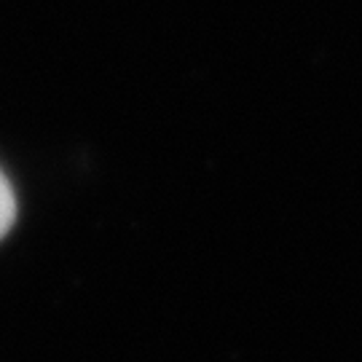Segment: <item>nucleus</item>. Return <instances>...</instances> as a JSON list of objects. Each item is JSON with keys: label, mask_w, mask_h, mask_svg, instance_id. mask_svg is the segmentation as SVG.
Listing matches in <instances>:
<instances>
[{"label": "nucleus", "mask_w": 362, "mask_h": 362, "mask_svg": "<svg viewBox=\"0 0 362 362\" xmlns=\"http://www.w3.org/2000/svg\"><path fill=\"white\" fill-rule=\"evenodd\" d=\"M16 218V196H13L11 182L6 180V175L0 172V239L8 233Z\"/></svg>", "instance_id": "f257e3e1"}]
</instances>
